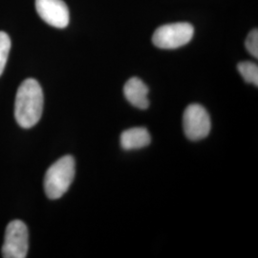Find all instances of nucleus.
Segmentation results:
<instances>
[{
	"mask_svg": "<svg viewBox=\"0 0 258 258\" xmlns=\"http://www.w3.org/2000/svg\"><path fill=\"white\" fill-rule=\"evenodd\" d=\"M246 49L248 50L250 55L254 56L255 58L258 57V32L257 29L252 30L245 41Z\"/></svg>",
	"mask_w": 258,
	"mask_h": 258,
	"instance_id": "11",
	"label": "nucleus"
},
{
	"mask_svg": "<svg viewBox=\"0 0 258 258\" xmlns=\"http://www.w3.org/2000/svg\"><path fill=\"white\" fill-rule=\"evenodd\" d=\"M10 49L11 39L9 36L4 32H0V76L3 73L7 63Z\"/></svg>",
	"mask_w": 258,
	"mask_h": 258,
	"instance_id": "10",
	"label": "nucleus"
},
{
	"mask_svg": "<svg viewBox=\"0 0 258 258\" xmlns=\"http://www.w3.org/2000/svg\"><path fill=\"white\" fill-rule=\"evenodd\" d=\"M151 142L148 129L133 127L123 131L120 135V146L125 150L146 148Z\"/></svg>",
	"mask_w": 258,
	"mask_h": 258,
	"instance_id": "8",
	"label": "nucleus"
},
{
	"mask_svg": "<svg viewBox=\"0 0 258 258\" xmlns=\"http://www.w3.org/2000/svg\"><path fill=\"white\" fill-rule=\"evenodd\" d=\"M238 72L243 77L245 82L258 85V66L250 61H243L237 65Z\"/></svg>",
	"mask_w": 258,
	"mask_h": 258,
	"instance_id": "9",
	"label": "nucleus"
},
{
	"mask_svg": "<svg viewBox=\"0 0 258 258\" xmlns=\"http://www.w3.org/2000/svg\"><path fill=\"white\" fill-rule=\"evenodd\" d=\"M183 127L184 134L191 141L206 138L211 131L212 122L209 113L200 104H190L184 112Z\"/></svg>",
	"mask_w": 258,
	"mask_h": 258,
	"instance_id": "5",
	"label": "nucleus"
},
{
	"mask_svg": "<svg viewBox=\"0 0 258 258\" xmlns=\"http://www.w3.org/2000/svg\"><path fill=\"white\" fill-rule=\"evenodd\" d=\"M194 26L187 22H176L158 28L153 34V44L161 49H176L187 44L194 37Z\"/></svg>",
	"mask_w": 258,
	"mask_h": 258,
	"instance_id": "3",
	"label": "nucleus"
},
{
	"mask_svg": "<svg viewBox=\"0 0 258 258\" xmlns=\"http://www.w3.org/2000/svg\"><path fill=\"white\" fill-rule=\"evenodd\" d=\"M124 97L133 106L139 109H147L149 106L148 88L139 78L129 79L123 87Z\"/></svg>",
	"mask_w": 258,
	"mask_h": 258,
	"instance_id": "7",
	"label": "nucleus"
},
{
	"mask_svg": "<svg viewBox=\"0 0 258 258\" xmlns=\"http://www.w3.org/2000/svg\"><path fill=\"white\" fill-rule=\"evenodd\" d=\"M43 92L34 79L20 84L15 102V117L23 128H31L40 120L43 111Z\"/></svg>",
	"mask_w": 258,
	"mask_h": 258,
	"instance_id": "1",
	"label": "nucleus"
},
{
	"mask_svg": "<svg viewBox=\"0 0 258 258\" xmlns=\"http://www.w3.org/2000/svg\"><path fill=\"white\" fill-rule=\"evenodd\" d=\"M75 159L66 155L55 162L47 170L44 178V190L47 197L55 200L63 196L74 180Z\"/></svg>",
	"mask_w": 258,
	"mask_h": 258,
	"instance_id": "2",
	"label": "nucleus"
},
{
	"mask_svg": "<svg viewBox=\"0 0 258 258\" xmlns=\"http://www.w3.org/2000/svg\"><path fill=\"white\" fill-rule=\"evenodd\" d=\"M36 9L38 16L53 27L63 29L69 24V9L63 0H36Z\"/></svg>",
	"mask_w": 258,
	"mask_h": 258,
	"instance_id": "6",
	"label": "nucleus"
},
{
	"mask_svg": "<svg viewBox=\"0 0 258 258\" xmlns=\"http://www.w3.org/2000/svg\"><path fill=\"white\" fill-rule=\"evenodd\" d=\"M29 248V233L20 220L10 222L6 228L2 247V256L5 258H25Z\"/></svg>",
	"mask_w": 258,
	"mask_h": 258,
	"instance_id": "4",
	"label": "nucleus"
}]
</instances>
